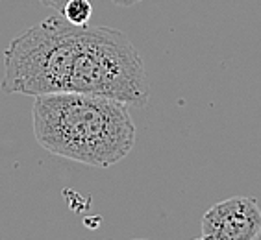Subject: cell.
Here are the masks:
<instances>
[{
	"mask_svg": "<svg viewBox=\"0 0 261 240\" xmlns=\"http://www.w3.org/2000/svg\"><path fill=\"white\" fill-rule=\"evenodd\" d=\"M113 98L143 107L150 98L143 59L122 32L106 26H82L69 91Z\"/></svg>",
	"mask_w": 261,
	"mask_h": 240,
	"instance_id": "3",
	"label": "cell"
},
{
	"mask_svg": "<svg viewBox=\"0 0 261 240\" xmlns=\"http://www.w3.org/2000/svg\"><path fill=\"white\" fill-rule=\"evenodd\" d=\"M80 30L60 13L17 35L4 52L2 91L28 96L67 93Z\"/></svg>",
	"mask_w": 261,
	"mask_h": 240,
	"instance_id": "2",
	"label": "cell"
},
{
	"mask_svg": "<svg viewBox=\"0 0 261 240\" xmlns=\"http://www.w3.org/2000/svg\"><path fill=\"white\" fill-rule=\"evenodd\" d=\"M34 135L46 152L82 165H117L136 144L128 105L84 93L35 96Z\"/></svg>",
	"mask_w": 261,
	"mask_h": 240,
	"instance_id": "1",
	"label": "cell"
},
{
	"mask_svg": "<svg viewBox=\"0 0 261 240\" xmlns=\"http://www.w3.org/2000/svg\"><path fill=\"white\" fill-rule=\"evenodd\" d=\"M261 227V209L254 198L236 196L206 211L202 233L206 240H252Z\"/></svg>",
	"mask_w": 261,
	"mask_h": 240,
	"instance_id": "4",
	"label": "cell"
},
{
	"mask_svg": "<svg viewBox=\"0 0 261 240\" xmlns=\"http://www.w3.org/2000/svg\"><path fill=\"white\" fill-rule=\"evenodd\" d=\"M39 2L45 6V8H52V10H56V11H61L63 6L67 4V0H39Z\"/></svg>",
	"mask_w": 261,
	"mask_h": 240,
	"instance_id": "6",
	"label": "cell"
},
{
	"mask_svg": "<svg viewBox=\"0 0 261 240\" xmlns=\"http://www.w3.org/2000/svg\"><path fill=\"white\" fill-rule=\"evenodd\" d=\"M61 17L74 26H87L93 15V6L89 0H67L63 10L60 11Z\"/></svg>",
	"mask_w": 261,
	"mask_h": 240,
	"instance_id": "5",
	"label": "cell"
},
{
	"mask_svg": "<svg viewBox=\"0 0 261 240\" xmlns=\"http://www.w3.org/2000/svg\"><path fill=\"white\" fill-rule=\"evenodd\" d=\"M111 2L117 6H121V8H132V6L139 4L141 0H111Z\"/></svg>",
	"mask_w": 261,
	"mask_h": 240,
	"instance_id": "7",
	"label": "cell"
},
{
	"mask_svg": "<svg viewBox=\"0 0 261 240\" xmlns=\"http://www.w3.org/2000/svg\"><path fill=\"white\" fill-rule=\"evenodd\" d=\"M136 240H143V238H136Z\"/></svg>",
	"mask_w": 261,
	"mask_h": 240,
	"instance_id": "9",
	"label": "cell"
},
{
	"mask_svg": "<svg viewBox=\"0 0 261 240\" xmlns=\"http://www.w3.org/2000/svg\"><path fill=\"white\" fill-rule=\"evenodd\" d=\"M252 240H261V227H259V231H257L256 236H254V238H252Z\"/></svg>",
	"mask_w": 261,
	"mask_h": 240,
	"instance_id": "8",
	"label": "cell"
}]
</instances>
